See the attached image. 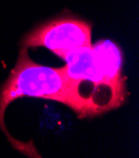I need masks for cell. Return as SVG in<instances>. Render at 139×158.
Listing matches in <instances>:
<instances>
[{
    "label": "cell",
    "instance_id": "1",
    "mask_svg": "<svg viewBox=\"0 0 139 158\" xmlns=\"http://www.w3.org/2000/svg\"><path fill=\"white\" fill-rule=\"evenodd\" d=\"M62 70L74 85L83 117H93L121 107L127 97L123 54L112 40H99L69 52Z\"/></svg>",
    "mask_w": 139,
    "mask_h": 158
},
{
    "label": "cell",
    "instance_id": "2",
    "mask_svg": "<svg viewBox=\"0 0 139 158\" xmlns=\"http://www.w3.org/2000/svg\"><path fill=\"white\" fill-rule=\"evenodd\" d=\"M24 97L63 103L79 117H83V108L76 90L62 68H51L35 63L29 58L27 48L20 50L15 67L0 88V126L3 128L6 107L18 98Z\"/></svg>",
    "mask_w": 139,
    "mask_h": 158
},
{
    "label": "cell",
    "instance_id": "3",
    "mask_svg": "<svg viewBox=\"0 0 139 158\" xmlns=\"http://www.w3.org/2000/svg\"><path fill=\"white\" fill-rule=\"evenodd\" d=\"M22 44L24 48H47L63 58L72 50L92 45V24L65 13L35 27Z\"/></svg>",
    "mask_w": 139,
    "mask_h": 158
}]
</instances>
